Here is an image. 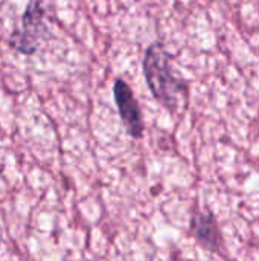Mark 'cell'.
I'll use <instances>...</instances> for the list:
<instances>
[{
    "label": "cell",
    "instance_id": "cell-1",
    "mask_svg": "<svg viewBox=\"0 0 259 261\" xmlns=\"http://www.w3.org/2000/svg\"><path fill=\"white\" fill-rule=\"evenodd\" d=\"M143 73L153 96L169 112H176L188 99L186 83L174 73L171 57L162 43H153L143 58Z\"/></svg>",
    "mask_w": 259,
    "mask_h": 261
},
{
    "label": "cell",
    "instance_id": "cell-2",
    "mask_svg": "<svg viewBox=\"0 0 259 261\" xmlns=\"http://www.w3.org/2000/svg\"><path fill=\"white\" fill-rule=\"evenodd\" d=\"M46 32L47 28L44 24V8L41 0H31L23 14L21 28L11 35V46L24 55H32Z\"/></svg>",
    "mask_w": 259,
    "mask_h": 261
},
{
    "label": "cell",
    "instance_id": "cell-3",
    "mask_svg": "<svg viewBox=\"0 0 259 261\" xmlns=\"http://www.w3.org/2000/svg\"><path fill=\"white\" fill-rule=\"evenodd\" d=\"M113 95L118 106V112L121 116V121L127 130V133L139 139L143 135V119L142 112L139 109V104L134 98V93L131 87L124 80H116L113 86Z\"/></svg>",
    "mask_w": 259,
    "mask_h": 261
},
{
    "label": "cell",
    "instance_id": "cell-4",
    "mask_svg": "<svg viewBox=\"0 0 259 261\" xmlns=\"http://www.w3.org/2000/svg\"><path fill=\"white\" fill-rule=\"evenodd\" d=\"M191 229L197 242L209 249L217 252L221 248V236L217 226V222L211 214L206 213H197L191 222Z\"/></svg>",
    "mask_w": 259,
    "mask_h": 261
}]
</instances>
